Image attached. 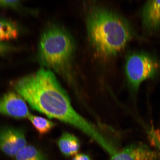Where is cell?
<instances>
[{
  "mask_svg": "<svg viewBox=\"0 0 160 160\" xmlns=\"http://www.w3.org/2000/svg\"><path fill=\"white\" fill-rule=\"evenodd\" d=\"M19 33V28L13 22L0 18V42L17 38Z\"/></svg>",
  "mask_w": 160,
  "mask_h": 160,
  "instance_id": "30bf717a",
  "label": "cell"
},
{
  "mask_svg": "<svg viewBox=\"0 0 160 160\" xmlns=\"http://www.w3.org/2000/svg\"><path fill=\"white\" fill-rule=\"evenodd\" d=\"M28 118L41 135H45L49 133L55 125V123L48 119L31 114Z\"/></svg>",
  "mask_w": 160,
  "mask_h": 160,
  "instance_id": "7c38bea8",
  "label": "cell"
},
{
  "mask_svg": "<svg viewBox=\"0 0 160 160\" xmlns=\"http://www.w3.org/2000/svg\"><path fill=\"white\" fill-rule=\"evenodd\" d=\"M27 143L22 130L12 127L0 129V150L10 157L15 156Z\"/></svg>",
  "mask_w": 160,
  "mask_h": 160,
  "instance_id": "8992f818",
  "label": "cell"
},
{
  "mask_svg": "<svg viewBox=\"0 0 160 160\" xmlns=\"http://www.w3.org/2000/svg\"><path fill=\"white\" fill-rule=\"evenodd\" d=\"M73 39L64 28L52 24L43 32L39 40V63L63 75H69L75 52Z\"/></svg>",
  "mask_w": 160,
  "mask_h": 160,
  "instance_id": "3957f363",
  "label": "cell"
},
{
  "mask_svg": "<svg viewBox=\"0 0 160 160\" xmlns=\"http://www.w3.org/2000/svg\"><path fill=\"white\" fill-rule=\"evenodd\" d=\"M57 144L62 153L67 157L77 154L80 147L79 139L75 135L67 132L62 134L57 140Z\"/></svg>",
  "mask_w": 160,
  "mask_h": 160,
  "instance_id": "9c48e42d",
  "label": "cell"
},
{
  "mask_svg": "<svg viewBox=\"0 0 160 160\" xmlns=\"http://www.w3.org/2000/svg\"><path fill=\"white\" fill-rule=\"evenodd\" d=\"M86 23L90 41L103 57L117 55L133 37V30L124 18L102 6L89 8Z\"/></svg>",
  "mask_w": 160,
  "mask_h": 160,
  "instance_id": "7a4b0ae2",
  "label": "cell"
},
{
  "mask_svg": "<svg viewBox=\"0 0 160 160\" xmlns=\"http://www.w3.org/2000/svg\"><path fill=\"white\" fill-rule=\"evenodd\" d=\"M72 160H91L88 155L83 153L77 154Z\"/></svg>",
  "mask_w": 160,
  "mask_h": 160,
  "instance_id": "9a60e30c",
  "label": "cell"
},
{
  "mask_svg": "<svg viewBox=\"0 0 160 160\" xmlns=\"http://www.w3.org/2000/svg\"><path fill=\"white\" fill-rule=\"evenodd\" d=\"M18 50V48L15 46L5 42H0V55H5Z\"/></svg>",
  "mask_w": 160,
  "mask_h": 160,
  "instance_id": "5bb4252c",
  "label": "cell"
},
{
  "mask_svg": "<svg viewBox=\"0 0 160 160\" xmlns=\"http://www.w3.org/2000/svg\"><path fill=\"white\" fill-rule=\"evenodd\" d=\"M111 160H159L160 154L147 145L134 143L121 150H116L110 155Z\"/></svg>",
  "mask_w": 160,
  "mask_h": 160,
  "instance_id": "52a82bcc",
  "label": "cell"
},
{
  "mask_svg": "<svg viewBox=\"0 0 160 160\" xmlns=\"http://www.w3.org/2000/svg\"><path fill=\"white\" fill-rule=\"evenodd\" d=\"M0 114L16 119L28 118L31 114L25 99L13 91L0 98Z\"/></svg>",
  "mask_w": 160,
  "mask_h": 160,
  "instance_id": "5b68a950",
  "label": "cell"
},
{
  "mask_svg": "<svg viewBox=\"0 0 160 160\" xmlns=\"http://www.w3.org/2000/svg\"><path fill=\"white\" fill-rule=\"evenodd\" d=\"M16 160H47L42 152L33 146L26 145L15 156Z\"/></svg>",
  "mask_w": 160,
  "mask_h": 160,
  "instance_id": "8fae6325",
  "label": "cell"
},
{
  "mask_svg": "<svg viewBox=\"0 0 160 160\" xmlns=\"http://www.w3.org/2000/svg\"><path fill=\"white\" fill-rule=\"evenodd\" d=\"M0 8L17 10L23 9V6L19 1H0Z\"/></svg>",
  "mask_w": 160,
  "mask_h": 160,
  "instance_id": "4fadbf2b",
  "label": "cell"
},
{
  "mask_svg": "<svg viewBox=\"0 0 160 160\" xmlns=\"http://www.w3.org/2000/svg\"><path fill=\"white\" fill-rule=\"evenodd\" d=\"M160 67L158 61L145 52H134L128 55L126 60L125 72L131 91L137 92L143 81L154 77Z\"/></svg>",
  "mask_w": 160,
  "mask_h": 160,
  "instance_id": "277c9868",
  "label": "cell"
},
{
  "mask_svg": "<svg viewBox=\"0 0 160 160\" xmlns=\"http://www.w3.org/2000/svg\"><path fill=\"white\" fill-rule=\"evenodd\" d=\"M11 84L32 109L77 128L102 147L107 144V140L95 126L73 109L68 94L51 70L40 69Z\"/></svg>",
  "mask_w": 160,
  "mask_h": 160,
  "instance_id": "6da1fadb",
  "label": "cell"
},
{
  "mask_svg": "<svg viewBox=\"0 0 160 160\" xmlns=\"http://www.w3.org/2000/svg\"><path fill=\"white\" fill-rule=\"evenodd\" d=\"M143 25L146 30L154 31L160 28V1H149L142 13Z\"/></svg>",
  "mask_w": 160,
  "mask_h": 160,
  "instance_id": "ba28073f",
  "label": "cell"
}]
</instances>
